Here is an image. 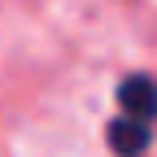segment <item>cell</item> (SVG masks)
I'll use <instances>...</instances> for the list:
<instances>
[{
	"label": "cell",
	"mask_w": 157,
	"mask_h": 157,
	"mask_svg": "<svg viewBox=\"0 0 157 157\" xmlns=\"http://www.w3.org/2000/svg\"><path fill=\"white\" fill-rule=\"evenodd\" d=\"M118 105H122V113L153 122L157 118V78L153 74H127L118 83Z\"/></svg>",
	"instance_id": "obj_2"
},
{
	"label": "cell",
	"mask_w": 157,
	"mask_h": 157,
	"mask_svg": "<svg viewBox=\"0 0 157 157\" xmlns=\"http://www.w3.org/2000/svg\"><path fill=\"white\" fill-rule=\"evenodd\" d=\"M105 140L118 157H144L148 144H153V127L144 118H131V113H118L113 122L105 127Z\"/></svg>",
	"instance_id": "obj_1"
}]
</instances>
